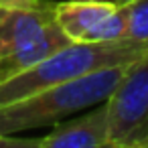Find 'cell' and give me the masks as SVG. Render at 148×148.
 <instances>
[{"mask_svg": "<svg viewBox=\"0 0 148 148\" xmlns=\"http://www.w3.org/2000/svg\"><path fill=\"white\" fill-rule=\"evenodd\" d=\"M128 63L95 69L81 77L57 83L29 97L2 106L0 108V134H16L55 126L69 116H75L87 108L106 101Z\"/></svg>", "mask_w": 148, "mask_h": 148, "instance_id": "6da1fadb", "label": "cell"}, {"mask_svg": "<svg viewBox=\"0 0 148 148\" xmlns=\"http://www.w3.org/2000/svg\"><path fill=\"white\" fill-rule=\"evenodd\" d=\"M146 49L148 45L128 39L114 43H69L31 69L0 81V108L95 69L128 63Z\"/></svg>", "mask_w": 148, "mask_h": 148, "instance_id": "7a4b0ae2", "label": "cell"}, {"mask_svg": "<svg viewBox=\"0 0 148 148\" xmlns=\"http://www.w3.org/2000/svg\"><path fill=\"white\" fill-rule=\"evenodd\" d=\"M106 108L110 148H148V49L126 65Z\"/></svg>", "mask_w": 148, "mask_h": 148, "instance_id": "3957f363", "label": "cell"}, {"mask_svg": "<svg viewBox=\"0 0 148 148\" xmlns=\"http://www.w3.org/2000/svg\"><path fill=\"white\" fill-rule=\"evenodd\" d=\"M55 21L71 43H114L126 39L122 4L112 0L55 2Z\"/></svg>", "mask_w": 148, "mask_h": 148, "instance_id": "277c9868", "label": "cell"}, {"mask_svg": "<svg viewBox=\"0 0 148 148\" xmlns=\"http://www.w3.org/2000/svg\"><path fill=\"white\" fill-rule=\"evenodd\" d=\"M106 101L79 112L75 118L57 122L49 134L39 138V148H110Z\"/></svg>", "mask_w": 148, "mask_h": 148, "instance_id": "5b68a950", "label": "cell"}, {"mask_svg": "<svg viewBox=\"0 0 148 148\" xmlns=\"http://www.w3.org/2000/svg\"><path fill=\"white\" fill-rule=\"evenodd\" d=\"M55 2L39 0L35 6L0 8V59L27 47L55 23Z\"/></svg>", "mask_w": 148, "mask_h": 148, "instance_id": "8992f818", "label": "cell"}, {"mask_svg": "<svg viewBox=\"0 0 148 148\" xmlns=\"http://www.w3.org/2000/svg\"><path fill=\"white\" fill-rule=\"evenodd\" d=\"M69 43H71L69 37L59 29V25L55 21L39 39H35L27 47H23V49H18V51L0 59V81H6V79L31 69L33 65L41 63L43 59H47L49 55H53L59 49L67 47Z\"/></svg>", "mask_w": 148, "mask_h": 148, "instance_id": "52a82bcc", "label": "cell"}, {"mask_svg": "<svg viewBox=\"0 0 148 148\" xmlns=\"http://www.w3.org/2000/svg\"><path fill=\"white\" fill-rule=\"evenodd\" d=\"M122 8L126 16V39L148 45V0H130Z\"/></svg>", "mask_w": 148, "mask_h": 148, "instance_id": "ba28073f", "label": "cell"}, {"mask_svg": "<svg viewBox=\"0 0 148 148\" xmlns=\"http://www.w3.org/2000/svg\"><path fill=\"white\" fill-rule=\"evenodd\" d=\"M0 148H39V138H16L14 134H0Z\"/></svg>", "mask_w": 148, "mask_h": 148, "instance_id": "9c48e42d", "label": "cell"}, {"mask_svg": "<svg viewBox=\"0 0 148 148\" xmlns=\"http://www.w3.org/2000/svg\"><path fill=\"white\" fill-rule=\"evenodd\" d=\"M39 0H0V8H14V6H35Z\"/></svg>", "mask_w": 148, "mask_h": 148, "instance_id": "30bf717a", "label": "cell"}, {"mask_svg": "<svg viewBox=\"0 0 148 148\" xmlns=\"http://www.w3.org/2000/svg\"><path fill=\"white\" fill-rule=\"evenodd\" d=\"M112 2H116V4H126V2H130V0H112Z\"/></svg>", "mask_w": 148, "mask_h": 148, "instance_id": "8fae6325", "label": "cell"}]
</instances>
